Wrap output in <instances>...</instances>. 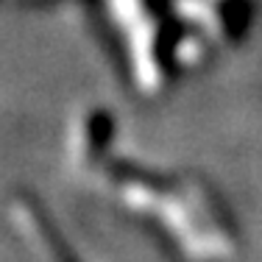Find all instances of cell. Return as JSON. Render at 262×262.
I'll return each instance as SVG.
<instances>
[{"label": "cell", "instance_id": "6da1fadb", "mask_svg": "<svg viewBox=\"0 0 262 262\" xmlns=\"http://www.w3.org/2000/svg\"><path fill=\"white\" fill-rule=\"evenodd\" d=\"M103 179L117 201L151 223L184 262H232L237 257L240 234L234 217L201 176L162 173L115 159Z\"/></svg>", "mask_w": 262, "mask_h": 262}, {"label": "cell", "instance_id": "7a4b0ae2", "mask_svg": "<svg viewBox=\"0 0 262 262\" xmlns=\"http://www.w3.org/2000/svg\"><path fill=\"white\" fill-rule=\"evenodd\" d=\"M115 115L103 106H86L67 131V162L81 179H103L115 165Z\"/></svg>", "mask_w": 262, "mask_h": 262}, {"label": "cell", "instance_id": "3957f363", "mask_svg": "<svg viewBox=\"0 0 262 262\" xmlns=\"http://www.w3.org/2000/svg\"><path fill=\"white\" fill-rule=\"evenodd\" d=\"M9 221L20 240L28 246L31 257L36 262H84L73 251V246L64 240L48 209L31 195L28 190H14L9 195Z\"/></svg>", "mask_w": 262, "mask_h": 262}, {"label": "cell", "instance_id": "277c9868", "mask_svg": "<svg viewBox=\"0 0 262 262\" xmlns=\"http://www.w3.org/2000/svg\"><path fill=\"white\" fill-rule=\"evenodd\" d=\"M39 3H56V0H39Z\"/></svg>", "mask_w": 262, "mask_h": 262}]
</instances>
